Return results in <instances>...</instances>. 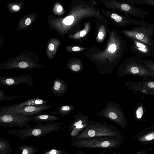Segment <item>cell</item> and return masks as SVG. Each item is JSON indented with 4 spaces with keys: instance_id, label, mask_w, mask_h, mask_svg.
<instances>
[{
    "instance_id": "obj_16",
    "label": "cell",
    "mask_w": 154,
    "mask_h": 154,
    "mask_svg": "<svg viewBox=\"0 0 154 154\" xmlns=\"http://www.w3.org/2000/svg\"><path fill=\"white\" fill-rule=\"evenodd\" d=\"M18 149L21 152L20 154H35L39 149L37 146L27 144L20 145Z\"/></svg>"
},
{
    "instance_id": "obj_30",
    "label": "cell",
    "mask_w": 154,
    "mask_h": 154,
    "mask_svg": "<svg viewBox=\"0 0 154 154\" xmlns=\"http://www.w3.org/2000/svg\"><path fill=\"white\" fill-rule=\"evenodd\" d=\"M104 36L103 33L102 32H99L98 34V38L100 39L103 38Z\"/></svg>"
},
{
    "instance_id": "obj_11",
    "label": "cell",
    "mask_w": 154,
    "mask_h": 154,
    "mask_svg": "<svg viewBox=\"0 0 154 154\" xmlns=\"http://www.w3.org/2000/svg\"><path fill=\"white\" fill-rule=\"evenodd\" d=\"M51 101L40 97H36L18 104L4 106L0 107V112L8 110L17 109L28 106L46 104L51 103Z\"/></svg>"
},
{
    "instance_id": "obj_2",
    "label": "cell",
    "mask_w": 154,
    "mask_h": 154,
    "mask_svg": "<svg viewBox=\"0 0 154 154\" xmlns=\"http://www.w3.org/2000/svg\"><path fill=\"white\" fill-rule=\"evenodd\" d=\"M62 128V123L60 122L40 123L33 127L19 130L11 129L5 133L17 135L19 139L25 140L30 137H41L54 132L58 131Z\"/></svg>"
},
{
    "instance_id": "obj_33",
    "label": "cell",
    "mask_w": 154,
    "mask_h": 154,
    "mask_svg": "<svg viewBox=\"0 0 154 154\" xmlns=\"http://www.w3.org/2000/svg\"><path fill=\"white\" fill-rule=\"evenodd\" d=\"M62 6L60 5H59L58 6L57 8V11L59 12H60L62 11Z\"/></svg>"
},
{
    "instance_id": "obj_22",
    "label": "cell",
    "mask_w": 154,
    "mask_h": 154,
    "mask_svg": "<svg viewBox=\"0 0 154 154\" xmlns=\"http://www.w3.org/2000/svg\"><path fill=\"white\" fill-rule=\"evenodd\" d=\"M67 152L65 150L53 148L42 154H66Z\"/></svg>"
},
{
    "instance_id": "obj_8",
    "label": "cell",
    "mask_w": 154,
    "mask_h": 154,
    "mask_svg": "<svg viewBox=\"0 0 154 154\" xmlns=\"http://www.w3.org/2000/svg\"><path fill=\"white\" fill-rule=\"evenodd\" d=\"M127 84L130 89L136 94L140 92L143 94L154 95V80L129 82Z\"/></svg>"
},
{
    "instance_id": "obj_26",
    "label": "cell",
    "mask_w": 154,
    "mask_h": 154,
    "mask_svg": "<svg viewBox=\"0 0 154 154\" xmlns=\"http://www.w3.org/2000/svg\"><path fill=\"white\" fill-rule=\"evenodd\" d=\"M77 153H78V154H90L87 153L86 152H84V151H82L79 150H77ZM116 154V152H114V153H112L105 154L104 153H98V154Z\"/></svg>"
},
{
    "instance_id": "obj_23",
    "label": "cell",
    "mask_w": 154,
    "mask_h": 154,
    "mask_svg": "<svg viewBox=\"0 0 154 154\" xmlns=\"http://www.w3.org/2000/svg\"><path fill=\"white\" fill-rule=\"evenodd\" d=\"M88 26H86V29L85 28L83 30L79 32H78L74 35V37L75 38H78L80 37L84 36L87 32L88 29Z\"/></svg>"
},
{
    "instance_id": "obj_18",
    "label": "cell",
    "mask_w": 154,
    "mask_h": 154,
    "mask_svg": "<svg viewBox=\"0 0 154 154\" xmlns=\"http://www.w3.org/2000/svg\"><path fill=\"white\" fill-rule=\"evenodd\" d=\"M126 2L132 5H144L150 6H154V0H129Z\"/></svg>"
},
{
    "instance_id": "obj_5",
    "label": "cell",
    "mask_w": 154,
    "mask_h": 154,
    "mask_svg": "<svg viewBox=\"0 0 154 154\" xmlns=\"http://www.w3.org/2000/svg\"><path fill=\"white\" fill-rule=\"evenodd\" d=\"M125 73L137 75L143 78L144 80H154L153 71L147 67L136 56L128 58L126 60L125 68Z\"/></svg>"
},
{
    "instance_id": "obj_12",
    "label": "cell",
    "mask_w": 154,
    "mask_h": 154,
    "mask_svg": "<svg viewBox=\"0 0 154 154\" xmlns=\"http://www.w3.org/2000/svg\"><path fill=\"white\" fill-rule=\"evenodd\" d=\"M137 140L142 143L151 142L154 140V125L142 131Z\"/></svg>"
},
{
    "instance_id": "obj_4",
    "label": "cell",
    "mask_w": 154,
    "mask_h": 154,
    "mask_svg": "<svg viewBox=\"0 0 154 154\" xmlns=\"http://www.w3.org/2000/svg\"><path fill=\"white\" fill-rule=\"evenodd\" d=\"M122 32L130 39L137 40L154 48V23L134 27Z\"/></svg>"
},
{
    "instance_id": "obj_21",
    "label": "cell",
    "mask_w": 154,
    "mask_h": 154,
    "mask_svg": "<svg viewBox=\"0 0 154 154\" xmlns=\"http://www.w3.org/2000/svg\"><path fill=\"white\" fill-rule=\"evenodd\" d=\"M140 60L143 63L153 71L154 74V61L150 60Z\"/></svg>"
},
{
    "instance_id": "obj_7",
    "label": "cell",
    "mask_w": 154,
    "mask_h": 154,
    "mask_svg": "<svg viewBox=\"0 0 154 154\" xmlns=\"http://www.w3.org/2000/svg\"><path fill=\"white\" fill-rule=\"evenodd\" d=\"M52 105L48 104L28 106L17 109L0 112V114H9L24 116H31L41 114L42 112L51 108Z\"/></svg>"
},
{
    "instance_id": "obj_27",
    "label": "cell",
    "mask_w": 154,
    "mask_h": 154,
    "mask_svg": "<svg viewBox=\"0 0 154 154\" xmlns=\"http://www.w3.org/2000/svg\"><path fill=\"white\" fill-rule=\"evenodd\" d=\"M72 50L74 51H78L81 50V48L78 46H74L72 48Z\"/></svg>"
},
{
    "instance_id": "obj_32",
    "label": "cell",
    "mask_w": 154,
    "mask_h": 154,
    "mask_svg": "<svg viewBox=\"0 0 154 154\" xmlns=\"http://www.w3.org/2000/svg\"><path fill=\"white\" fill-rule=\"evenodd\" d=\"M12 8L14 11H17L19 10L20 7L18 5H15L12 7Z\"/></svg>"
},
{
    "instance_id": "obj_31",
    "label": "cell",
    "mask_w": 154,
    "mask_h": 154,
    "mask_svg": "<svg viewBox=\"0 0 154 154\" xmlns=\"http://www.w3.org/2000/svg\"><path fill=\"white\" fill-rule=\"evenodd\" d=\"M147 153V152L145 150H142L140 151H139L135 154H146Z\"/></svg>"
},
{
    "instance_id": "obj_28",
    "label": "cell",
    "mask_w": 154,
    "mask_h": 154,
    "mask_svg": "<svg viewBox=\"0 0 154 154\" xmlns=\"http://www.w3.org/2000/svg\"><path fill=\"white\" fill-rule=\"evenodd\" d=\"M25 24L26 25H29L31 23V20L30 18H27L25 21Z\"/></svg>"
},
{
    "instance_id": "obj_15",
    "label": "cell",
    "mask_w": 154,
    "mask_h": 154,
    "mask_svg": "<svg viewBox=\"0 0 154 154\" xmlns=\"http://www.w3.org/2000/svg\"><path fill=\"white\" fill-rule=\"evenodd\" d=\"M12 151L10 142L0 137V154H9Z\"/></svg>"
},
{
    "instance_id": "obj_13",
    "label": "cell",
    "mask_w": 154,
    "mask_h": 154,
    "mask_svg": "<svg viewBox=\"0 0 154 154\" xmlns=\"http://www.w3.org/2000/svg\"><path fill=\"white\" fill-rule=\"evenodd\" d=\"M32 121L40 123L44 122L51 123L60 119V118L54 115L49 114H42L32 116Z\"/></svg>"
},
{
    "instance_id": "obj_25",
    "label": "cell",
    "mask_w": 154,
    "mask_h": 154,
    "mask_svg": "<svg viewBox=\"0 0 154 154\" xmlns=\"http://www.w3.org/2000/svg\"><path fill=\"white\" fill-rule=\"evenodd\" d=\"M109 117L113 120L116 119L117 118L116 114L113 112H110L109 114Z\"/></svg>"
},
{
    "instance_id": "obj_3",
    "label": "cell",
    "mask_w": 154,
    "mask_h": 154,
    "mask_svg": "<svg viewBox=\"0 0 154 154\" xmlns=\"http://www.w3.org/2000/svg\"><path fill=\"white\" fill-rule=\"evenodd\" d=\"M122 136L121 131L114 128L103 125H90L76 136L71 137V139L81 140L92 137H121Z\"/></svg>"
},
{
    "instance_id": "obj_1",
    "label": "cell",
    "mask_w": 154,
    "mask_h": 154,
    "mask_svg": "<svg viewBox=\"0 0 154 154\" xmlns=\"http://www.w3.org/2000/svg\"><path fill=\"white\" fill-rule=\"evenodd\" d=\"M123 137L102 136L92 137L81 140L71 139L70 144L80 148H99L109 149L118 148L122 145Z\"/></svg>"
},
{
    "instance_id": "obj_19",
    "label": "cell",
    "mask_w": 154,
    "mask_h": 154,
    "mask_svg": "<svg viewBox=\"0 0 154 154\" xmlns=\"http://www.w3.org/2000/svg\"><path fill=\"white\" fill-rule=\"evenodd\" d=\"M5 91L0 90V101H9L14 99L18 98L21 97L20 95H17L11 96H7L5 94Z\"/></svg>"
},
{
    "instance_id": "obj_17",
    "label": "cell",
    "mask_w": 154,
    "mask_h": 154,
    "mask_svg": "<svg viewBox=\"0 0 154 154\" xmlns=\"http://www.w3.org/2000/svg\"><path fill=\"white\" fill-rule=\"evenodd\" d=\"M145 108L143 105L140 103L137 105L135 109L134 115L135 118L137 120L141 119L145 113Z\"/></svg>"
},
{
    "instance_id": "obj_20",
    "label": "cell",
    "mask_w": 154,
    "mask_h": 154,
    "mask_svg": "<svg viewBox=\"0 0 154 154\" xmlns=\"http://www.w3.org/2000/svg\"><path fill=\"white\" fill-rule=\"evenodd\" d=\"M70 109V107L68 106H63L59 107L56 110L51 112L52 114H57L61 116L64 115L65 113L69 111Z\"/></svg>"
},
{
    "instance_id": "obj_9",
    "label": "cell",
    "mask_w": 154,
    "mask_h": 154,
    "mask_svg": "<svg viewBox=\"0 0 154 154\" xmlns=\"http://www.w3.org/2000/svg\"><path fill=\"white\" fill-rule=\"evenodd\" d=\"M23 84L31 86H33V78L30 75H22L18 76L0 77V85L11 87Z\"/></svg>"
},
{
    "instance_id": "obj_29",
    "label": "cell",
    "mask_w": 154,
    "mask_h": 154,
    "mask_svg": "<svg viewBox=\"0 0 154 154\" xmlns=\"http://www.w3.org/2000/svg\"><path fill=\"white\" fill-rule=\"evenodd\" d=\"M49 49L50 51H53L54 48V45L52 43L50 44L48 46Z\"/></svg>"
},
{
    "instance_id": "obj_10",
    "label": "cell",
    "mask_w": 154,
    "mask_h": 154,
    "mask_svg": "<svg viewBox=\"0 0 154 154\" xmlns=\"http://www.w3.org/2000/svg\"><path fill=\"white\" fill-rule=\"evenodd\" d=\"M133 44L130 45L132 52L138 57H149L154 54V48L137 40L130 39Z\"/></svg>"
},
{
    "instance_id": "obj_14",
    "label": "cell",
    "mask_w": 154,
    "mask_h": 154,
    "mask_svg": "<svg viewBox=\"0 0 154 154\" xmlns=\"http://www.w3.org/2000/svg\"><path fill=\"white\" fill-rule=\"evenodd\" d=\"M51 90L54 95L60 97L64 93L65 86L63 81L59 78H55L53 81Z\"/></svg>"
},
{
    "instance_id": "obj_6",
    "label": "cell",
    "mask_w": 154,
    "mask_h": 154,
    "mask_svg": "<svg viewBox=\"0 0 154 154\" xmlns=\"http://www.w3.org/2000/svg\"><path fill=\"white\" fill-rule=\"evenodd\" d=\"M32 121L31 116H24L9 114H0V126L20 128L31 127L28 122Z\"/></svg>"
},
{
    "instance_id": "obj_24",
    "label": "cell",
    "mask_w": 154,
    "mask_h": 154,
    "mask_svg": "<svg viewBox=\"0 0 154 154\" xmlns=\"http://www.w3.org/2000/svg\"><path fill=\"white\" fill-rule=\"evenodd\" d=\"M71 69L74 71H77L80 69V66L78 64H74L72 66Z\"/></svg>"
}]
</instances>
